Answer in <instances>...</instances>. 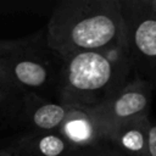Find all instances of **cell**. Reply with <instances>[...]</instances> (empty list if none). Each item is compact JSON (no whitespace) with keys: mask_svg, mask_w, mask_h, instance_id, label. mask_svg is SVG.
<instances>
[{"mask_svg":"<svg viewBox=\"0 0 156 156\" xmlns=\"http://www.w3.org/2000/svg\"><path fill=\"white\" fill-rule=\"evenodd\" d=\"M23 90L17 88L5 74V72L0 67V106L10 102L17 95H20Z\"/></svg>","mask_w":156,"mask_h":156,"instance_id":"30bf717a","label":"cell"},{"mask_svg":"<svg viewBox=\"0 0 156 156\" xmlns=\"http://www.w3.org/2000/svg\"><path fill=\"white\" fill-rule=\"evenodd\" d=\"M151 123L149 116L129 119L115 127L105 138L111 140L123 156H147Z\"/></svg>","mask_w":156,"mask_h":156,"instance_id":"52a82bcc","label":"cell"},{"mask_svg":"<svg viewBox=\"0 0 156 156\" xmlns=\"http://www.w3.org/2000/svg\"><path fill=\"white\" fill-rule=\"evenodd\" d=\"M77 156H89V149H88V150H83V151L78 152V155H77Z\"/></svg>","mask_w":156,"mask_h":156,"instance_id":"5bb4252c","label":"cell"},{"mask_svg":"<svg viewBox=\"0 0 156 156\" xmlns=\"http://www.w3.org/2000/svg\"><path fill=\"white\" fill-rule=\"evenodd\" d=\"M151 1V5H152V7L155 9V11H156V0H150Z\"/></svg>","mask_w":156,"mask_h":156,"instance_id":"9a60e30c","label":"cell"},{"mask_svg":"<svg viewBox=\"0 0 156 156\" xmlns=\"http://www.w3.org/2000/svg\"><path fill=\"white\" fill-rule=\"evenodd\" d=\"M136 74L126 39L104 51L65 58L57 85V102L69 108L96 107L116 95Z\"/></svg>","mask_w":156,"mask_h":156,"instance_id":"7a4b0ae2","label":"cell"},{"mask_svg":"<svg viewBox=\"0 0 156 156\" xmlns=\"http://www.w3.org/2000/svg\"><path fill=\"white\" fill-rule=\"evenodd\" d=\"M147 156H156V123H151L150 127Z\"/></svg>","mask_w":156,"mask_h":156,"instance_id":"7c38bea8","label":"cell"},{"mask_svg":"<svg viewBox=\"0 0 156 156\" xmlns=\"http://www.w3.org/2000/svg\"><path fill=\"white\" fill-rule=\"evenodd\" d=\"M68 111L69 107L28 91H23L18 101V118L24 136L35 133L57 132Z\"/></svg>","mask_w":156,"mask_h":156,"instance_id":"8992f818","label":"cell"},{"mask_svg":"<svg viewBox=\"0 0 156 156\" xmlns=\"http://www.w3.org/2000/svg\"><path fill=\"white\" fill-rule=\"evenodd\" d=\"M45 32L49 46L63 58L104 51L126 39L121 0H62Z\"/></svg>","mask_w":156,"mask_h":156,"instance_id":"6da1fadb","label":"cell"},{"mask_svg":"<svg viewBox=\"0 0 156 156\" xmlns=\"http://www.w3.org/2000/svg\"><path fill=\"white\" fill-rule=\"evenodd\" d=\"M65 58L52 50L45 28L15 40H0V67L21 90L57 102V85Z\"/></svg>","mask_w":156,"mask_h":156,"instance_id":"3957f363","label":"cell"},{"mask_svg":"<svg viewBox=\"0 0 156 156\" xmlns=\"http://www.w3.org/2000/svg\"><path fill=\"white\" fill-rule=\"evenodd\" d=\"M152 90L154 87L149 82L135 77L107 101L84 111L95 119L105 136L123 122L149 116Z\"/></svg>","mask_w":156,"mask_h":156,"instance_id":"5b68a950","label":"cell"},{"mask_svg":"<svg viewBox=\"0 0 156 156\" xmlns=\"http://www.w3.org/2000/svg\"><path fill=\"white\" fill-rule=\"evenodd\" d=\"M121 7L134 72L156 89V11L150 0H121Z\"/></svg>","mask_w":156,"mask_h":156,"instance_id":"277c9868","label":"cell"},{"mask_svg":"<svg viewBox=\"0 0 156 156\" xmlns=\"http://www.w3.org/2000/svg\"><path fill=\"white\" fill-rule=\"evenodd\" d=\"M89 156H123L122 152L107 138H102L89 149Z\"/></svg>","mask_w":156,"mask_h":156,"instance_id":"8fae6325","label":"cell"},{"mask_svg":"<svg viewBox=\"0 0 156 156\" xmlns=\"http://www.w3.org/2000/svg\"><path fill=\"white\" fill-rule=\"evenodd\" d=\"M0 156H13V155L7 150H0Z\"/></svg>","mask_w":156,"mask_h":156,"instance_id":"4fadbf2b","label":"cell"},{"mask_svg":"<svg viewBox=\"0 0 156 156\" xmlns=\"http://www.w3.org/2000/svg\"><path fill=\"white\" fill-rule=\"evenodd\" d=\"M57 132L77 150H88L105 138L95 119L80 108H69Z\"/></svg>","mask_w":156,"mask_h":156,"instance_id":"9c48e42d","label":"cell"},{"mask_svg":"<svg viewBox=\"0 0 156 156\" xmlns=\"http://www.w3.org/2000/svg\"><path fill=\"white\" fill-rule=\"evenodd\" d=\"M13 156H77L83 150L73 147L58 132L22 136L9 150Z\"/></svg>","mask_w":156,"mask_h":156,"instance_id":"ba28073f","label":"cell"}]
</instances>
